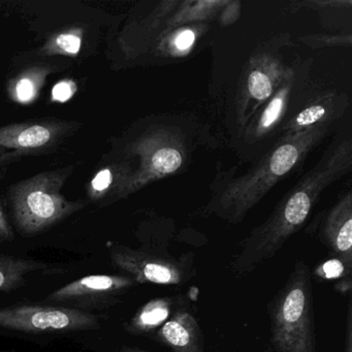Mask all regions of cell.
Instances as JSON below:
<instances>
[{
	"instance_id": "cell-1",
	"label": "cell",
	"mask_w": 352,
	"mask_h": 352,
	"mask_svg": "<svg viewBox=\"0 0 352 352\" xmlns=\"http://www.w3.org/2000/svg\"><path fill=\"white\" fill-rule=\"evenodd\" d=\"M352 168L349 139L333 144L320 162L277 204L267 220L252 228L241 241L230 259L228 270L236 278H244L271 261L310 217L321 193Z\"/></svg>"
},
{
	"instance_id": "cell-2",
	"label": "cell",
	"mask_w": 352,
	"mask_h": 352,
	"mask_svg": "<svg viewBox=\"0 0 352 352\" xmlns=\"http://www.w3.org/2000/svg\"><path fill=\"white\" fill-rule=\"evenodd\" d=\"M333 121L315 125L282 139L250 172L222 185L206 212L230 223H240L265 195L296 170L331 133Z\"/></svg>"
},
{
	"instance_id": "cell-3",
	"label": "cell",
	"mask_w": 352,
	"mask_h": 352,
	"mask_svg": "<svg viewBox=\"0 0 352 352\" xmlns=\"http://www.w3.org/2000/svg\"><path fill=\"white\" fill-rule=\"evenodd\" d=\"M312 278L309 265L296 261L285 283L267 302V345L274 352H318Z\"/></svg>"
},
{
	"instance_id": "cell-4",
	"label": "cell",
	"mask_w": 352,
	"mask_h": 352,
	"mask_svg": "<svg viewBox=\"0 0 352 352\" xmlns=\"http://www.w3.org/2000/svg\"><path fill=\"white\" fill-rule=\"evenodd\" d=\"M71 170L43 173L11 189L14 219L24 236H34L52 228L85 207L83 201H67L61 187Z\"/></svg>"
},
{
	"instance_id": "cell-5",
	"label": "cell",
	"mask_w": 352,
	"mask_h": 352,
	"mask_svg": "<svg viewBox=\"0 0 352 352\" xmlns=\"http://www.w3.org/2000/svg\"><path fill=\"white\" fill-rule=\"evenodd\" d=\"M108 246L113 265L138 284L181 286L197 277L195 253L175 256L164 241H148L140 248L117 243Z\"/></svg>"
},
{
	"instance_id": "cell-6",
	"label": "cell",
	"mask_w": 352,
	"mask_h": 352,
	"mask_svg": "<svg viewBox=\"0 0 352 352\" xmlns=\"http://www.w3.org/2000/svg\"><path fill=\"white\" fill-rule=\"evenodd\" d=\"M100 315L69 307L14 306L0 308V327L28 333H69L100 327Z\"/></svg>"
},
{
	"instance_id": "cell-7",
	"label": "cell",
	"mask_w": 352,
	"mask_h": 352,
	"mask_svg": "<svg viewBox=\"0 0 352 352\" xmlns=\"http://www.w3.org/2000/svg\"><path fill=\"white\" fill-rule=\"evenodd\" d=\"M137 285L139 284L127 275L86 276L55 290L47 300L89 313L109 310L121 302L122 296Z\"/></svg>"
},
{
	"instance_id": "cell-8",
	"label": "cell",
	"mask_w": 352,
	"mask_h": 352,
	"mask_svg": "<svg viewBox=\"0 0 352 352\" xmlns=\"http://www.w3.org/2000/svg\"><path fill=\"white\" fill-rule=\"evenodd\" d=\"M65 122H26L0 129V162L50 151L73 131Z\"/></svg>"
},
{
	"instance_id": "cell-9",
	"label": "cell",
	"mask_w": 352,
	"mask_h": 352,
	"mask_svg": "<svg viewBox=\"0 0 352 352\" xmlns=\"http://www.w3.org/2000/svg\"><path fill=\"white\" fill-rule=\"evenodd\" d=\"M141 164L127 181L121 197L141 188L147 183L174 174L183 164V154L174 141H142L135 149Z\"/></svg>"
},
{
	"instance_id": "cell-10",
	"label": "cell",
	"mask_w": 352,
	"mask_h": 352,
	"mask_svg": "<svg viewBox=\"0 0 352 352\" xmlns=\"http://www.w3.org/2000/svg\"><path fill=\"white\" fill-rule=\"evenodd\" d=\"M318 238L329 255L339 258L352 269V197L344 195L324 215L317 226Z\"/></svg>"
},
{
	"instance_id": "cell-11",
	"label": "cell",
	"mask_w": 352,
	"mask_h": 352,
	"mask_svg": "<svg viewBox=\"0 0 352 352\" xmlns=\"http://www.w3.org/2000/svg\"><path fill=\"white\" fill-rule=\"evenodd\" d=\"M150 339L172 352H207L205 337L191 302L179 308Z\"/></svg>"
},
{
	"instance_id": "cell-12",
	"label": "cell",
	"mask_w": 352,
	"mask_h": 352,
	"mask_svg": "<svg viewBox=\"0 0 352 352\" xmlns=\"http://www.w3.org/2000/svg\"><path fill=\"white\" fill-rule=\"evenodd\" d=\"M188 302L190 300L184 294L152 298L124 323V329L133 336L150 338L179 308Z\"/></svg>"
},
{
	"instance_id": "cell-13",
	"label": "cell",
	"mask_w": 352,
	"mask_h": 352,
	"mask_svg": "<svg viewBox=\"0 0 352 352\" xmlns=\"http://www.w3.org/2000/svg\"><path fill=\"white\" fill-rule=\"evenodd\" d=\"M287 71L273 57H263L251 67L246 80L247 94L256 102L271 98L287 76Z\"/></svg>"
},
{
	"instance_id": "cell-14",
	"label": "cell",
	"mask_w": 352,
	"mask_h": 352,
	"mask_svg": "<svg viewBox=\"0 0 352 352\" xmlns=\"http://www.w3.org/2000/svg\"><path fill=\"white\" fill-rule=\"evenodd\" d=\"M292 85L294 75L289 73L276 90L275 94L271 96L267 107L263 109L259 116L256 117L254 122L249 126L247 135L256 140L271 133L272 129L279 123L285 113L292 94Z\"/></svg>"
},
{
	"instance_id": "cell-15",
	"label": "cell",
	"mask_w": 352,
	"mask_h": 352,
	"mask_svg": "<svg viewBox=\"0 0 352 352\" xmlns=\"http://www.w3.org/2000/svg\"><path fill=\"white\" fill-rule=\"evenodd\" d=\"M338 100L335 96H327L319 98L311 106L300 111L285 126L284 135H292L305 131L315 125L333 121L337 112Z\"/></svg>"
},
{
	"instance_id": "cell-16",
	"label": "cell",
	"mask_w": 352,
	"mask_h": 352,
	"mask_svg": "<svg viewBox=\"0 0 352 352\" xmlns=\"http://www.w3.org/2000/svg\"><path fill=\"white\" fill-rule=\"evenodd\" d=\"M133 173L131 166L126 164L109 166L102 168L100 172L96 173L90 182L88 189L90 199L94 201L104 199L110 190H114L116 192V197L119 199Z\"/></svg>"
},
{
	"instance_id": "cell-17",
	"label": "cell",
	"mask_w": 352,
	"mask_h": 352,
	"mask_svg": "<svg viewBox=\"0 0 352 352\" xmlns=\"http://www.w3.org/2000/svg\"><path fill=\"white\" fill-rule=\"evenodd\" d=\"M45 267V263L0 254V292H9L17 289L23 285L28 274Z\"/></svg>"
},
{
	"instance_id": "cell-18",
	"label": "cell",
	"mask_w": 352,
	"mask_h": 352,
	"mask_svg": "<svg viewBox=\"0 0 352 352\" xmlns=\"http://www.w3.org/2000/svg\"><path fill=\"white\" fill-rule=\"evenodd\" d=\"M312 276L317 279L333 282V288L339 294H351L352 269L339 258L329 256V258L321 261L315 267Z\"/></svg>"
},
{
	"instance_id": "cell-19",
	"label": "cell",
	"mask_w": 352,
	"mask_h": 352,
	"mask_svg": "<svg viewBox=\"0 0 352 352\" xmlns=\"http://www.w3.org/2000/svg\"><path fill=\"white\" fill-rule=\"evenodd\" d=\"M41 82H42L41 72L34 74L28 73V75L21 76L16 82L15 89H14V94H15V98H17L18 102L26 104V102L34 100L38 94Z\"/></svg>"
},
{
	"instance_id": "cell-20",
	"label": "cell",
	"mask_w": 352,
	"mask_h": 352,
	"mask_svg": "<svg viewBox=\"0 0 352 352\" xmlns=\"http://www.w3.org/2000/svg\"><path fill=\"white\" fill-rule=\"evenodd\" d=\"M55 47L65 54L76 55L80 52L82 46L81 34L77 32H65L59 34L54 41Z\"/></svg>"
},
{
	"instance_id": "cell-21",
	"label": "cell",
	"mask_w": 352,
	"mask_h": 352,
	"mask_svg": "<svg viewBox=\"0 0 352 352\" xmlns=\"http://www.w3.org/2000/svg\"><path fill=\"white\" fill-rule=\"evenodd\" d=\"M76 91V85L73 82L63 81L56 84L52 90V100L55 102H67Z\"/></svg>"
},
{
	"instance_id": "cell-22",
	"label": "cell",
	"mask_w": 352,
	"mask_h": 352,
	"mask_svg": "<svg viewBox=\"0 0 352 352\" xmlns=\"http://www.w3.org/2000/svg\"><path fill=\"white\" fill-rule=\"evenodd\" d=\"M195 40V32H193L192 30H185L179 32V34L175 36L174 44L178 50L185 51L192 46Z\"/></svg>"
},
{
	"instance_id": "cell-23",
	"label": "cell",
	"mask_w": 352,
	"mask_h": 352,
	"mask_svg": "<svg viewBox=\"0 0 352 352\" xmlns=\"http://www.w3.org/2000/svg\"><path fill=\"white\" fill-rule=\"evenodd\" d=\"M344 352H352V300H348L347 313H346L345 339H344Z\"/></svg>"
},
{
	"instance_id": "cell-24",
	"label": "cell",
	"mask_w": 352,
	"mask_h": 352,
	"mask_svg": "<svg viewBox=\"0 0 352 352\" xmlns=\"http://www.w3.org/2000/svg\"><path fill=\"white\" fill-rule=\"evenodd\" d=\"M14 239L13 230L0 207V240L12 241Z\"/></svg>"
},
{
	"instance_id": "cell-25",
	"label": "cell",
	"mask_w": 352,
	"mask_h": 352,
	"mask_svg": "<svg viewBox=\"0 0 352 352\" xmlns=\"http://www.w3.org/2000/svg\"><path fill=\"white\" fill-rule=\"evenodd\" d=\"M120 352H147L145 350L141 349V348L137 347H123L120 350Z\"/></svg>"
},
{
	"instance_id": "cell-26",
	"label": "cell",
	"mask_w": 352,
	"mask_h": 352,
	"mask_svg": "<svg viewBox=\"0 0 352 352\" xmlns=\"http://www.w3.org/2000/svg\"><path fill=\"white\" fill-rule=\"evenodd\" d=\"M265 352H274L273 350H272V348L270 347L269 345H267V347H265Z\"/></svg>"
}]
</instances>
